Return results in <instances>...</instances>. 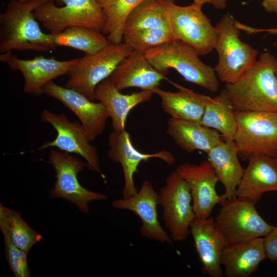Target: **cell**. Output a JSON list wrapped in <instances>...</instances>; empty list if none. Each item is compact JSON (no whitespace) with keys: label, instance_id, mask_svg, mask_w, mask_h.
Instances as JSON below:
<instances>
[{"label":"cell","instance_id":"cell-30","mask_svg":"<svg viewBox=\"0 0 277 277\" xmlns=\"http://www.w3.org/2000/svg\"><path fill=\"white\" fill-rule=\"evenodd\" d=\"M152 28H167L164 0H144L130 14L124 30Z\"/></svg>","mask_w":277,"mask_h":277},{"label":"cell","instance_id":"cell-9","mask_svg":"<svg viewBox=\"0 0 277 277\" xmlns=\"http://www.w3.org/2000/svg\"><path fill=\"white\" fill-rule=\"evenodd\" d=\"M44 4L33 12L35 18L51 34H57L73 26H82L102 31L106 17L103 9L95 0H61Z\"/></svg>","mask_w":277,"mask_h":277},{"label":"cell","instance_id":"cell-39","mask_svg":"<svg viewBox=\"0 0 277 277\" xmlns=\"http://www.w3.org/2000/svg\"><path fill=\"white\" fill-rule=\"evenodd\" d=\"M275 74L277 78V64H276V68H275Z\"/></svg>","mask_w":277,"mask_h":277},{"label":"cell","instance_id":"cell-19","mask_svg":"<svg viewBox=\"0 0 277 277\" xmlns=\"http://www.w3.org/2000/svg\"><path fill=\"white\" fill-rule=\"evenodd\" d=\"M248 160L236 195L256 204L264 193L277 191V156L256 154Z\"/></svg>","mask_w":277,"mask_h":277},{"label":"cell","instance_id":"cell-5","mask_svg":"<svg viewBox=\"0 0 277 277\" xmlns=\"http://www.w3.org/2000/svg\"><path fill=\"white\" fill-rule=\"evenodd\" d=\"M133 51L127 44L109 42L96 52L76 58L68 72L65 87L91 101L97 86L110 77L119 63Z\"/></svg>","mask_w":277,"mask_h":277},{"label":"cell","instance_id":"cell-28","mask_svg":"<svg viewBox=\"0 0 277 277\" xmlns=\"http://www.w3.org/2000/svg\"><path fill=\"white\" fill-rule=\"evenodd\" d=\"M55 45L74 48L85 54L93 53L109 41L102 31L93 29L73 26L57 34H52Z\"/></svg>","mask_w":277,"mask_h":277},{"label":"cell","instance_id":"cell-38","mask_svg":"<svg viewBox=\"0 0 277 277\" xmlns=\"http://www.w3.org/2000/svg\"><path fill=\"white\" fill-rule=\"evenodd\" d=\"M19 1H21V2H26V1H29V0H19ZM57 1L58 2H60L59 4H61V0H57Z\"/></svg>","mask_w":277,"mask_h":277},{"label":"cell","instance_id":"cell-31","mask_svg":"<svg viewBox=\"0 0 277 277\" xmlns=\"http://www.w3.org/2000/svg\"><path fill=\"white\" fill-rule=\"evenodd\" d=\"M171 40L168 28L126 29L123 37V42L133 51L143 53Z\"/></svg>","mask_w":277,"mask_h":277},{"label":"cell","instance_id":"cell-26","mask_svg":"<svg viewBox=\"0 0 277 277\" xmlns=\"http://www.w3.org/2000/svg\"><path fill=\"white\" fill-rule=\"evenodd\" d=\"M235 109L225 89L207 103L200 123L233 140L236 129Z\"/></svg>","mask_w":277,"mask_h":277},{"label":"cell","instance_id":"cell-18","mask_svg":"<svg viewBox=\"0 0 277 277\" xmlns=\"http://www.w3.org/2000/svg\"><path fill=\"white\" fill-rule=\"evenodd\" d=\"M190 231L204 273L211 277H222L221 256L227 243L216 227L214 219L210 216L201 218L195 216Z\"/></svg>","mask_w":277,"mask_h":277},{"label":"cell","instance_id":"cell-4","mask_svg":"<svg viewBox=\"0 0 277 277\" xmlns=\"http://www.w3.org/2000/svg\"><path fill=\"white\" fill-rule=\"evenodd\" d=\"M236 22L226 13L215 26L217 39L214 49L219 60L214 68L219 80L225 84L236 81L258 60V51L240 38Z\"/></svg>","mask_w":277,"mask_h":277},{"label":"cell","instance_id":"cell-37","mask_svg":"<svg viewBox=\"0 0 277 277\" xmlns=\"http://www.w3.org/2000/svg\"><path fill=\"white\" fill-rule=\"evenodd\" d=\"M104 10L109 8L116 0H95Z\"/></svg>","mask_w":277,"mask_h":277},{"label":"cell","instance_id":"cell-16","mask_svg":"<svg viewBox=\"0 0 277 277\" xmlns=\"http://www.w3.org/2000/svg\"><path fill=\"white\" fill-rule=\"evenodd\" d=\"M175 171L190 189L195 216L209 217L214 206L221 201L215 189L219 180L210 162L207 160L200 164L184 163Z\"/></svg>","mask_w":277,"mask_h":277},{"label":"cell","instance_id":"cell-14","mask_svg":"<svg viewBox=\"0 0 277 277\" xmlns=\"http://www.w3.org/2000/svg\"><path fill=\"white\" fill-rule=\"evenodd\" d=\"M43 93L58 100L77 116L90 142L103 133L109 116L101 102H94L81 93L61 86L53 81L44 87Z\"/></svg>","mask_w":277,"mask_h":277},{"label":"cell","instance_id":"cell-6","mask_svg":"<svg viewBox=\"0 0 277 277\" xmlns=\"http://www.w3.org/2000/svg\"><path fill=\"white\" fill-rule=\"evenodd\" d=\"M202 7L193 3L181 6L174 0H164L165 18L172 40L184 42L199 55H205L214 49L217 32Z\"/></svg>","mask_w":277,"mask_h":277},{"label":"cell","instance_id":"cell-25","mask_svg":"<svg viewBox=\"0 0 277 277\" xmlns=\"http://www.w3.org/2000/svg\"><path fill=\"white\" fill-rule=\"evenodd\" d=\"M167 132L180 148L188 152L198 150L207 153L222 141L217 131L200 122L172 117L168 121Z\"/></svg>","mask_w":277,"mask_h":277},{"label":"cell","instance_id":"cell-34","mask_svg":"<svg viewBox=\"0 0 277 277\" xmlns=\"http://www.w3.org/2000/svg\"><path fill=\"white\" fill-rule=\"evenodd\" d=\"M227 0H193V3L202 7L204 4L212 5L215 9H224L227 6Z\"/></svg>","mask_w":277,"mask_h":277},{"label":"cell","instance_id":"cell-13","mask_svg":"<svg viewBox=\"0 0 277 277\" xmlns=\"http://www.w3.org/2000/svg\"><path fill=\"white\" fill-rule=\"evenodd\" d=\"M0 60L7 63L11 69L21 72L24 80V92L34 95L43 94L47 83L68 74L76 61V58L58 61L43 56L23 59L12 54L11 51L3 53Z\"/></svg>","mask_w":277,"mask_h":277},{"label":"cell","instance_id":"cell-7","mask_svg":"<svg viewBox=\"0 0 277 277\" xmlns=\"http://www.w3.org/2000/svg\"><path fill=\"white\" fill-rule=\"evenodd\" d=\"M235 115L233 140L243 160L256 154L277 156V113L235 110Z\"/></svg>","mask_w":277,"mask_h":277},{"label":"cell","instance_id":"cell-8","mask_svg":"<svg viewBox=\"0 0 277 277\" xmlns=\"http://www.w3.org/2000/svg\"><path fill=\"white\" fill-rule=\"evenodd\" d=\"M219 204L214 223L227 244L265 236L274 227L260 216L249 199L236 196Z\"/></svg>","mask_w":277,"mask_h":277},{"label":"cell","instance_id":"cell-17","mask_svg":"<svg viewBox=\"0 0 277 277\" xmlns=\"http://www.w3.org/2000/svg\"><path fill=\"white\" fill-rule=\"evenodd\" d=\"M157 193L152 184L144 181L137 192L130 197L114 200L112 206L116 209L128 210L140 219L141 235L148 239L161 243L172 244V239L163 228L158 220Z\"/></svg>","mask_w":277,"mask_h":277},{"label":"cell","instance_id":"cell-33","mask_svg":"<svg viewBox=\"0 0 277 277\" xmlns=\"http://www.w3.org/2000/svg\"><path fill=\"white\" fill-rule=\"evenodd\" d=\"M263 242L266 258L277 261V226L264 236Z\"/></svg>","mask_w":277,"mask_h":277},{"label":"cell","instance_id":"cell-22","mask_svg":"<svg viewBox=\"0 0 277 277\" xmlns=\"http://www.w3.org/2000/svg\"><path fill=\"white\" fill-rule=\"evenodd\" d=\"M266 259L263 238L227 244L221 256L227 277H248L255 272Z\"/></svg>","mask_w":277,"mask_h":277},{"label":"cell","instance_id":"cell-3","mask_svg":"<svg viewBox=\"0 0 277 277\" xmlns=\"http://www.w3.org/2000/svg\"><path fill=\"white\" fill-rule=\"evenodd\" d=\"M150 63L166 74L169 68L175 69L185 81L213 93L219 88L214 68L203 63L196 50L179 40H171L144 53Z\"/></svg>","mask_w":277,"mask_h":277},{"label":"cell","instance_id":"cell-20","mask_svg":"<svg viewBox=\"0 0 277 277\" xmlns=\"http://www.w3.org/2000/svg\"><path fill=\"white\" fill-rule=\"evenodd\" d=\"M120 91L130 87L152 91L159 87L165 74L157 70L144 53L132 51L117 65L110 76Z\"/></svg>","mask_w":277,"mask_h":277},{"label":"cell","instance_id":"cell-11","mask_svg":"<svg viewBox=\"0 0 277 277\" xmlns=\"http://www.w3.org/2000/svg\"><path fill=\"white\" fill-rule=\"evenodd\" d=\"M191 201L187 184L175 171L172 172L160 190L158 205L163 208V220L174 241L185 240L189 233L195 217Z\"/></svg>","mask_w":277,"mask_h":277},{"label":"cell","instance_id":"cell-29","mask_svg":"<svg viewBox=\"0 0 277 277\" xmlns=\"http://www.w3.org/2000/svg\"><path fill=\"white\" fill-rule=\"evenodd\" d=\"M144 0H116L104 10L105 23L102 31L110 42H123L126 22L133 11Z\"/></svg>","mask_w":277,"mask_h":277},{"label":"cell","instance_id":"cell-23","mask_svg":"<svg viewBox=\"0 0 277 277\" xmlns=\"http://www.w3.org/2000/svg\"><path fill=\"white\" fill-rule=\"evenodd\" d=\"M225 139L206 153L219 182L224 187V192L220 196L221 201L236 196L237 189L244 171L238 158L234 142Z\"/></svg>","mask_w":277,"mask_h":277},{"label":"cell","instance_id":"cell-10","mask_svg":"<svg viewBox=\"0 0 277 277\" xmlns=\"http://www.w3.org/2000/svg\"><path fill=\"white\" fill-rule=\"evenodd\" d=\"M48 163L55 171L56 181L49 191L51 198H63L74 204L84 213L89 212L88 204L91 201L106 200L107 195L83 187L77 179L86 164L70 153L51 149Z\"/></svg>","mask_w":277,"mask_h":277},{"label":"cell","instance_id":"cell-27","mask_svg":"<svg viewBox=\"0 0 277 277\" xmlns=\"http://www.w3.org/2000/svg\"><path fill=\"white\" fill-rule=\"evenodd\" d=\"M0 228L3 235L22 250L28 252L42 236L24 221L21 213L0 204Z\"/></svg>","mask_w":277,"mask_h":277},{"label":"cell","instance_id":"cell-35","mask_svg":"<svg viewBox=\"0 0 277 277\" xmlns=\"http://www.w3.org/2000/svg\"><path fill=\"white\" fill-rule=\"evenodd\" d=\"M242 30L246 32L249 34L259 33V32H266L268 34L277 35V28H267V29H260L248 26L245 24L242 26Z\"/></svg>","mask_w":277,"mask_h":277},{"label":"cell","instance_id":"cell-21","mask_svg":"<svg viewBox=\"0 0 277 277\" xmlns=\"http://www.w3.org/2000/svg\"><path fill=\"white\" fill-rule=\"evenodd\" d=\"M153 93L150 90H141L125 94L115 87L110 77L102 81L96 87L95 100L103 104L106 109L113 131L125 130L127 116L136 105L149 101Z\"/></svg>","mask_w":277,"mask_h":277},{"label":"cell","instance_id":"cell-36","mask_svg":"<svg viewBox=\"0 0 277 277\" xmlns=\"http://www.w3.org/2000/svg\"><path fill=\"white\" fill-rule=\"evenodd\" d=\"M262 6L267 12L277 15V0H262Z\"/></svg>","mask_w":277,"mask_h":277},{"label":"cell","instance_id":"cell-1","mask_svg":"<svg viewBox=\"0 0 277 277\" xmlns=\"http://www.w3.org/2000/svg\"><path fill=\"white\" fill-rule=\"evenodd\" d=\"M277 58L269 52L239 80L226 84L225 90L236 111L277 113Z\"/></svg>","mask_w":277,"mask_h":277},{"label":"cell","instance_id":"cell-32","mask_svg":"<svg viewBox=\"0 0 277 277\" xmlns=\"http://www.w3.org/2000/svg\"><path fill=\"white\" fill-rule=\"evenodd\" d=\"M3 236L6 260L14 276H31L27 261L28 253L17 247L8 236Z\"/></svg>","mask_w":277,"mask_h":277},{"label":"cell","instance_id":"cell-24","mask_svg":"<svg viewBox=\"0 0 277 277\" xmlns=\"http://www.w3.org/2000/svg\"><path fill=\"white\" fill-rule=\"evenodd\" d=\"M171 83L179 89L177 91H165L159 87L152 91L160 97L163 110L172 118L200 122L211 97Z\"/></svg>","mask_w":277,"mask_h":277},{"label":"cell","instance_id":"cell-15","mask_svg":"<svg viewBox=\"0 0 277 277\" xmlns=\"http://www.w3.org/2000/svg\"><path fill=\"white\" fill-rule=\"evenodd\" d=\"M109 149L107 152L109 158L119 163L122 168L124 185L122 190L124 198L136 194L137 190L134 175L138 171V167L143 161L151 158L160 159L169 165L175 162L173 154L167 150H161L152 153H145L137 150L133 145L129 133L124 130L121 132L113 131L108 136Z\"/></svg>","mask_w":277,"mask_h":277},{"label":"cell","instance_id":"cell-12","mask_svg":"<svg viewBox=\"0 0 277 277\" xmlns=\"http://www.w3.org/2000/svg\"><path fill=\"white\" fill-rule=\"evenodd\" d=\"M41 119L50 124L57 134L53 141L44 143L37 149V150L42 151L54 147L61 151L78 154L85 160L88 168L95 172H101L97 150L90 144L80 123L70 121L64 113H55L48 110L42 112Z\"/></svg>","mask_w":277,"mask_h":277},{"label":"cell","instance_id":"cell-2","mask_svg":"<svg viewBox=\"0 0 277 277\" xmlns=\"http://www.w3.org/2000/svg\"><path fill=\"white\" fill-rule=\"evenodd\" d=\"M53 1L10 0L0 14V52L55 49L52 34L42 31L33 13L39 6Z\"/></svg>","mask_w":277,"mask_h":277}]
</instances>
